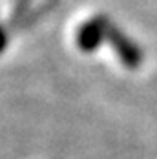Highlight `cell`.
Here are the masks:
<instances>
[{"mask_svg": "<svg viewBox=\"0 0 157 159\" xmlns=\"http://www.w3.org/2000/svg\"><path fill=\"white\" fill-rule=\"evenodd\" d=\"M4 46H6V35L0 31V51H2V48H4Z\"/></svg>", "mask_w": 157, "mask_h": 159, "instance_id": "1", "label": "cell"}]
</instances>
